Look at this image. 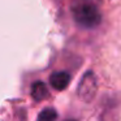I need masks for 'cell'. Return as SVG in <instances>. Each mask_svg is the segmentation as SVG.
I'll return each mask as SVG.
<instances>
[{"label": "cell", "mask_w": 121, "mask_h": 121, "mask_svg": "<svg viewBox=\"0 0 121 121\" xmlns=\"http://www.w3.org/2000/svg\"><path fill=\"white\" fill-rule=\"evenodd\" d=\"M50 92H48V89L46 86L44 82L42 81H37L35 83H33L31 86V98L35 100V102H42L46 98H48Z\"/></svg>", "instance_id": "cell-4"}, {"label": "cell", "mask_w": 121, "mask_h": 121, "mask_svg": "<svg viewBox=\"0 0 121 121\" xmlns=\"http://www.w3.org/2000/svg\"><path fill=\"white\" fill-rule=\"evenodd\" d=\"M56 118H57V112L53 108L48 107V108H44L38 115L37 121H56Z\"/></svg>", "instance_id": "cell-5"}, {"label": "cell", "mask_w": 121, "mask_h": 121, "mask_svg": "<svg viewBox=\"0 0 121 121\" xmlns=\"http://www.w3.org/2000/svg\"><path fill=\"white\" fill-rule=\"evenodd\" d=\"M66 121H74V120H66Z\"/></svg>", "instance_id": "cell-6"}, {"label": "cell", "mask_w": 121, "mask_h": 121, "mask_svg": "<svg viewBox=\"0 0 121 121\" xmlns=\"http://www.w3.org/2000/svg\"><path fill=\"white\" fill-rule=\"evenodd\" d=\"M50 83L57 91H63L64 89L68 87V85L70 83V74L68 72H55L50 76Z\"/></svg>", "instance_id": "cell-3"}, {"label": "cell", "mask_w": 121, "mask_h": 121, "mask_svg": "<svg viewBox=\"0 0 121 121\" xmlns=\"http://www.w3.org/2000/svg\"><path fill=\"white\" fill-rule=\"evenodd\" d=\"M72 16L76 24L85 29H92L102 21L99 5L94 0H76L72 5Z\"/></svg>", "instance_id": "cell-1"}, {"label": "cell", "mask_w": 121, "mask_h": 121, "mask_svg": "<svg viewBox=\"0 0 121 121\" xmlns=\"http://www.w3.org/2000/svg\"><path fill=\"white\" fill-rule=\"evenodd\" d=\"M98 92V79L92 72H86L79 81L77 94L83 102L90 103L94 100Z\"/></svg>", "instance_id": "cell-2"}]
</instances>
